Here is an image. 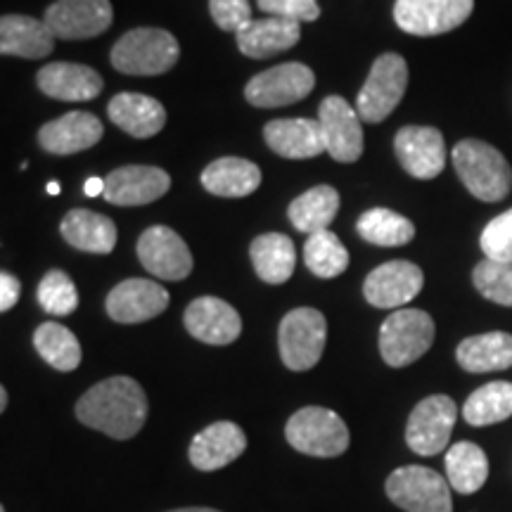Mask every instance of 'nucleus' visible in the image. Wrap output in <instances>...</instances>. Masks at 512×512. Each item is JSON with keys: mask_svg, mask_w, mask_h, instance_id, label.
<instances>
[{"mask_svg": "<svg viewBox=\"0 0 512 512\" xmlns=\"http://www.w3.org/2000/svg\"><path fill=\"white\" fill-rule=\"evenodd\" d=\"M147 396L133 377L117 375L93 384L76 401V418L91 430L126 441L143 430L147 420Z\"/></svg>", "mask_w": 512, "mask_h": 512, "instance_id": "1", "label": "nucleus"}, {"mask_svg": "<svg viewBox=\"0 0 512 512\" xmlns=\"http://www.w3.org/2000/svg\"><path fill=\"white\" fill-rule=\"evenodd\" d=\"M451 159L458 178L477 200L496 204L510 195L512 169L494 145L475 138L460 140Z\"/></svg>", "mask_w": 512, "mask_h": 512, "instance_id": "2", "label": "nucleus"}, {"mask_svg": "<svg viewBox=\"0 0 512 512\" xmlns=\"http://www.w3.org/2000/svg\"><path fill=\"white\" fill-rule=\"evenodd\" d=\"M181 46L176 36L166 29L140 27L131 29L114 43L110 62L121 74L128 76H157L176 67Z\"/></svg>", "mask_w": 512, "mask_h": 512, "instance_id": "3", "label": "nucleus"}, {"mask_svg": "<svg viewBox=\"0 0 512 512\" xmlns=\"http://www.w3.org/2000/svg\"><path fill=\"white\" fill-rule=\"evenodd\" d=\"M287 444L313 458H337L349 448L347 422L330 408L306 406L287 420Z\"/></svg>", "mask_w": 512, "mask_h": 512, "instance_id": "4", "label": "nucleus"}, {"mask_svg": "<svg viewBox=\"0 0 512 512\" xmlns=\"http://www.w3.org/2000/svg\"><path fill=\"white\" fill-rule=\"evenodd\" d=\"M434 320L430 313L420 309H399L380 328L382 361L392 368H406L432 349Z\"/></svg>", "mask_w": 512, "mask_h": 512, "instance_id": "5", "label": "nucleus"}, {"mask_svg": "<svg viewBox=\"0 0 512 512\" xmlns=\"http://www.w3.org/2000/svg\"><path fill=\"white\" fill-rule=\"evenodd\" d=\"M328 339V320L318 309L302 306L280 320L278 349L285 368L294 373H304L318 366Z\"/></svg>", "mask_w": 512, "mask_h": 512, "instance_id": "6", "label": "nucleus"}, {"mask_svg": "<svg viewBox=\"0 0 512 512\" xmlns=\"http://www.w3.org/2000/svg\"><path fill=\"white\" fill-rule=\"evenodd\" d=\"M389 501L406 512H453L451 484L432 467H396L384 482Z\"/></svg>", "mask_w": 512, "mask_h": 512, "instance_id": "7", "label": "nucleus"}, {"mask_svg": "<svg viewBox=\"0 0 512 512\" xmlns=\"http://www.w3.org/2000/svg\"><path fill=\"white\" fill-rule=\"evenodd\" d=\"M408 88V62L396 53H384L370 67V74L356 98L358 117L380 124L403 100Z\"/></svg>", "mask_w": 512, "mask_h": 512, "instance_id": "8", "label": "nucleus"}, {"mask_svg": "<svg viewBox=\"0 0 512 512\" xmlns=\"http://www.w3.org/2000/svg\"><path fill=\"white\" fill-rule=\"evenodd\" d=\"M316 86V74L302 62H287L256 74L245 86V100L259 110L294 105L311 95Z\"/></svg>", "mask_w": 512, "mask_h": 512, "instance_id": "9", "label": "nucleus"}, {"mask_svg": "<svg viewBox=\"0 0 512 512\" xmlns=\"http://www.w3.org/2000/svg\"><path fill=\"white\" fill-rule=\"evenodd\" d=\"M458 418V406L451 396L434 394L422 399L413 408L411 418L406 425V444L418 456H437L446 451L451 441L453 425Z\"/></svg>", "mask_w": 512, "mask_h": 512, "instance_id": "10", "label": "nucleus"}, {"mask_svg": "<svg viewBox=\"0 0 512 512\" xmlns=\"http://www.w3.org/2000/svg\"><path fill=\"white\" fill-rule=\"evenodd\" d=\"M475 0H396V27L411 36H441L470 19Z\"/></svg>", "mask_w": 512, "mask_h": 512, "instance_id": "11", "label": "nucleus"}, {"mask_svg": "<svg viewBox=\"0 0 512 512\" xmlns=\"http://www.w3.org/2000/svg\"><path fill=\"white\" fill-rule=\"evenodd\" d=\"M114 10L110 0H55L46 10V19L55 38L86 41L105 34L112 27Z\"/></svg>", "mask_w": 512, "mask_h": 512, "instance_id": "12", "label": "nucleus"}, {"mask_svg": "<svg viewBox=\"0 0 512 512\" xmlns=\"http://www.w3.org/2000/svg\"><path fill=\"white\" fill-rule=\"evenodd\" d=\"M138 259L147 273L162 280H185L192 273V254L174 228L150 226L138 240Z\"/></svg>", "mask_w": 512, "mask_h": 512, "instance_id": "13", "label": "nucleus"}, {"mask_svg": "<svg viewBox=\"0 0 512 512\" xmlns=\"http://www.w3.org/2000/svg\"><path fill=\"white\" fill-rule=\"evenodd\" d=\"M328 155L339 164H354L363 155V126L356 107L342 95H328L318 107Z\"/></svg>", "mask_w": 512, "mask_h": 512, "instance_id": "14", "label": "nucleus"}, {"mask_svg": "<svg viewBox=\"0 0 512 512\" xmlns=\"http://www.w3.org/2000/svg\"><path fill=\"white\" fill-rule=\"evenodd\" d=\"M394 152L403 171L420 181L437 178L446 166L444 136L434 126H403L394 138Z\"/></svg>", "mask_w": 512, "mask_h": 512, "instance_id": "15", "label": "nucleus"}, {"mask_svg": "<svg viewBox=\"0 0 512 512\" xmlns=\"http://www.w3.org/2000/svg\"><path fill=\"white\" fill-rule=\"evenodd\" d=\"M425 273L411 261H387L377 266L363 283V294L375 309H401L422 292Z\"/></svg>", "mask_w": 512, "mask_h": 512, "instance_id": "16", "label": "nucleus"}, {"mask_svg": "<svg viewBox=\"0 0 512 512\" xmlns=\"http://www.w3.org/2000/svg\"><path fill=\"white\" fill-rule=\"evenodd\" d=\"M171 176L159 166L133 164L114 169L105 178V202L117 207H143L152 204L169 192Z\"/></svg>", "mask_w": 512, "mask_h": 512, "instance_id": "17", "label": "nucleus"}, {"mask_svg": "<svg viewBox=\"0 0 512 512\" xmlns=\"http://www.w3.org/2000/svg\"><path fill=\"white\" fill-rule=\"evenodd\" d=\"M169 306V292L155 280L147 278H128L117 287H112V292L107 294V316L114 323L124 325H136L145 323L162 316Z\"/></svg>", "mask_w": 512, "mask_h": 512, "instance_id": "18", "label": "nucleus"}, {"mask_svg": "<svg viewBox=\"0 0 512 512\" xmlns=\"http://www.w3.org/2000/svg\"><path fill=\"white\" fill-rule=\"evenodd\" d=\"M185 330L211 347L233 344L242 332V318L228 302L219 297H197L183 313Z\"/></svg>", "mask_w": 512, "mask_h": 512, "instance_id": "19", "label": "nucleus"}, {"mask_svg": "<svg viewBox=\"0 0 512 512\" xmlns=\"http://www.w3.org/2000/svg\"><path fill=\"white\" fill-rule=\"evenodd\" d=\"M247 448V437L240 425L230 420H219L214 425L204 427L192 439L188 458L195 470L216 472L238 460Z\"/></svg>", "mask_w": 512, "mask_h": 512, "instance_id": "20", "label": "nucleus"}, {"mask_svg": "<svg viewBox=\"0 0 512 512\" xmlns=\"http://www.w3.org/2000/svg\"><path fill=\"white\" fill-rule=\"evenodd\" d=\"M105 133L102 121L91 112H67L64 117L48 121L38 131V145L50 155L67 157L76 152L91 150L98 145Z\"/></svg>", "mask_w": 512, "mask_h": 512, "instance_id": "21", "label": "nucleus"}, {"mask_svg": "<svg viewBox=\"0 0 512 512\" xmlns=\"http://www.w3.org/2000/svg\"><path fill=\"white\" fill-rule=\"evenodd\" d=\"M36 86L53 100L88 102L98 98L105 83H102V76L86 64L53 62L36 74Z\"/></svg>", "mask_w": 512, "mask_h": 512, "instance_id": "22", "label": "nucleus"}, {"mask_svg": "<svg viewBox=\"0 0 512 512\" xmlns=\"http://www.w3.org/2000/svg\"><path fill=\"white\" fill-rule=\"evenodd\" d=\"M264 140L275 155L285 159H313L328 152L320 121L275 119L264 128Z\"/></svg>", "mask_w": 512, "mask_h": 512, "instance_id": "23", "label": "nucleus"}, {"mask_svg": "<svg viewBox=\"0 0 512 512\" xmlns=\"http://www.w3.org/2000/svg\"><path fill=\"white\" fill-rule=\"evenodd\" d=\"M235 36H238V48L242 55L252 57V60H268V57H275L297 46L299 38H302V27H299V22H290V19L266 17L252 19Z\"/></svg>", "mask_w": 512, "mask_h": 512, "instance_id": "24", "label": "nucleus"}, {"mask_svg": "<svg viewBox=\"0 0 512 512\" xmlns=\"http://www.w3.org/2000/svg\"><path fill=\"white\" fill-rule=\"evenodd\" d=\"M112 124L119 126L128 136L145 140L157 136L166 126V110L157 98L143 93H119L107 107Z\"/></svg>", "mask_w": 512, "mask_h": 512, "instance_id": "25", "label": "nucleus"}, {"mask_svg": "<svg viewBox=\"0 0 512 512\" xmlns=\"http://www.w3.org/2000/svg\"><path fill=\"white\" fill-rule=\"evenodd\" d=\"M55 36L46 22L29 15H3L0 19V53L43 60L53 53Z\"/></svg>", "mask_w": 512, "mask_h": 512, "instance_id": "26", "label": "nucleus"}, {"mask_svg": "<svg viewBox=\"0 0 512 512\" xmlns=\"http://www.w3.org/2000/svg\"><path fill=\"white\" fill-rule=\"evenodd\" d=\"M62 238L79 252L110 254L117 247V226L91 209H72L60 223Z\"/></svg>", "mask_w": 512, "mask_h": 512, "instance_id": "27", "label": "nucleus"}, {"mask_svg": "<svg viewBox=\"0 0 512 512\" xmlns=\"http://www.w3.org/2000/svg\"><path fill=\"white\" fill-rule=\"evenodd\" d=\"M458 366L465 373L482 375L512 368V335L508 332H484L467 337L456 349Z\"/></svg>", "mask_w": 512, "mask_h": 512, "instance_id": "28", "label": "nucleus"}, {"mask_svg": "<svg viewBox=\"0 0 512 512\" xmlns=\"http://www.w3.org/2000/svg\"><path fill=\"white\" fill-rule=\"evenodd\" d=\"M204 190L216 197H247L259 190L261 169L242 157H221L202 171Z\"/></svg>", "mask_w": 512, "mask_h": 512, "instance_id": "29", "label": "nucleus"}, {"mask_svg": "<svg viewBox=\"0 0 512 512\" xmlns=\"http://www.w3.org/2000/svg\"><path fill=\"white\" fill-rule=\"evenodd\" d=\"M252 266L256 275L268 285H283L292 278L297 266V252L294 242L283 233L259 235L249 247Z\"/></svg>", "mask_w": 512, "mask_h": 512, "instance_id": "30", "label": "nucleus"}, {"mask_svg": "<svg viewBox=\"0 0 512 512\" xmlns=\"http://www.w3.org/2000/svg\"><path fill=\"white\" fill-rule=\"evenodd\" d=\"M444 465L451 489L463 496L477 494L489 479V458L472 441H458L448 448Z\"/></svg>", "mask_w": 512, "mask_h": 512, "instance_id": "31", "label": "nucleus"}, {"mask_svg": "<svg viewBox=\"0 0 512 512\" xmlns=\"http://www.w3.org/2000/svg\"><path fill=\"white\" fill-rule=\"evenodd\" d=\"M339 211V192L332 185H316L306 190L297 200L290 204L287 216L299 233L313 235L320 230H330V223L335 221Z\"/></svg>", "mask_w": 512, "mask_h": 512, "instance_id": "32", "label": "nucleus"}, {"mask_svg": "<svg viewBox=\"0 0 512 512\" xmlns=\"http://www.w3.org/2000/svg\"><path fill=\"white\" fill-rule=\"evenodd\" d=\"M463 418L472 427H489L512 418V382H489L467 396Z\"/></svg>", "mask_w": 512, "mask_h": 512, "instance_id": "33", "label": "nucleus"}, {"mask_svg": "<svg viewBox=\"0 0 512 512\" xmlns=\"http://www.w3.org/2000/svg\"><path fill=\"white\" fill-rule=\"evenodd\" d=\"M34 347L38 356L48 363L50 368L60 370V373H72L81 366V344L69 328L60 323L38 325L34 332Z\"/></svg>", "mask_w": 512, "mask_h": 512, "instance_id": "34", "label": "nucleus"}, {"mask_svg": "<svg viewBox=\"0 0 512 512\" xmlns=\"http://www.w3.org/2000/svg\"><path fill=\"white\" fill-rule=\"evenodd\" d=\"M356 233L370 245L403 247L415 238V226L413 221H408L406 216L396 214L392 209L375 207L358 216Z\"/></svg>", "mask_w": 512, "mask_h": 512, "instance_id": "35", "label": "nucleus"}, {"mask_svg": "<svg viewBox=\"0 0 512 512\" xmlns=\"http://www.w3.org/2000/svg\"><path fill=\"white\" fill-rule=\"evenodd\" d=\"M304 261L316 278L332 280L349 268V252L332 230H320L306 240Z\"/></svg>", "mask_w": 512, "mask_h": 512, "instance_id": "36", "label": "nucleus"}, {"mask_svg": "<svg viewBox=\"0 0 512 512\" xmlns=\"http://www.w3.org/2000/svg\"><path fill=\"white\" fill-rule=\"evenodd\" d=\"M36 297L43 311L50 316H72L79 309V292H76L74 280L60 268H53L43 275Z\"/></svg>", "mask_w": 512, "mask_h": 512, "instance_id": "37", "label": "nucleus"}, {"mask_svg": "<svg viewBox=\"0 0 512 512\" xmlns=\"http://www.w3.org/2000/svg\"><path fill=\"white\" fill-rule=\"evenodd\" d=\"M472 283L484 299L512 309V264L494 259L479 261L472 271Z\"/></svg>", "mask_w": 512, "mask_h": 512, "instance_id": "38", "label": "nucleus"}, {"mask_svg": "<svg viewBox=\"0 0 512 512\" xmlns=\"http://www.w3.org/2000/svg\"><path fill=\"white\" fill-rule=\"evenodd\" d=\"M479 245L486 259L512 264V209L486 223Z\"/></svg>", "mask_w": 512, "mask_h": 512, "instance_id": "39", "label": "nucleus"}, {"mask_svg": "<svg viewBox=\"0 0 512 512\" xmlns=\"http://www.w3.org/2000/svg\"><path fill=\"white\" fill-rule=\"evenodd\" d=\"M209 12L214 24L221 31L238 34L252 22V5L249 0H209Z\"/></svg>", "mask_w": 512, "mask_h": 512, "instance_id": "40", "label": "nucleus"}, {"mask_svg": "<svg viewBox=\"0 0 512 512\" xmlns=\"http://www.w3.org/2000/svg\"><path fill=\"white\" fill-rule=\"evenodd\" d=\"M261 10L271 17L290 19V22H316L320 17L318 0H256Z\"/></svg>", "mask_w": 512, "mask_h": 512, "instance_id": "41", "label": "nucleus"}, {"mask_svg": "<svg viewBox=\"0 0 512 512\" xmlns=\"http://www.w3.org/2000/svg\"><path fill=\"white\" fill-rule=\"evenodd\" d=\"M19 297H22V283L8 271L0 273V311L8 313L19 302Z\"/></svg>", "mask_w": 512, "mask_h": 512, "instance_id": "42", "label": "nucleus"}, {"mask_svg": "<svg viewBox=\"0 0 512 512\" xmlns=\"http://www.w3.org/2000/svg\"><path fill=\"white\" fill-rule=\"evenodd\" d=\"M83 190H86L88 197H102L105 195V181L102 178H88Z\"/></svg>", "mask_w": 512, "mask_h": 512, "instance_id": "43", "label": "nucleus"}, {"mask_svg": "<svg viewBox=\"0 0 512 512\" xmlns=\"http://www.w3.org/2000/svg\"><path fill=\"white\" fill-rule=\"evenodd\" d=\"M8 411V389L0 387V413Z\"/></svg>", "mask_w": 512, "mask_h": 512, "instance_id": "44", "label": "nucleus"}, {"mask_svg": "<svg viewBox=\"0 0 512 512\" xmlns=\"http://www.w3.org/2000/svg\"><path fill=\"white\" fill-rule=\"evenodd\" d=\"M166 512H221L216 508H178V510H166Z\"/></svg>", "mask_w": 512, "mask_h": 512, "instance_id": "45", "label": "nucleus"}, {"mask_svg": "<svg viewBox=\"0 0 512 512\" xmlns=\"http://www.w3.org/2000/svg\"><path fill=\"white\" fill-rule=\"evenodd\" d=\"M48 192H50V195H60V183L50 181V183H48Z\"/></svg>", "mask_w": 512, "mask_h": 512, "instance_id": "46", "label": "nucleus"}, {"mask_svg": "<svg viewBox=\"0 0 512 512\" xmlns=\"http://www.w3.org/2000/svg\"><path fill=\"white\" fill-rule=\"evenodd\" d=\"M0 512H5V508H3V505H0Z\"/></svg>", "mask_w": 512, "mask_h": 512, "instance_id": "47", "label": "nucleus"}]
</instances>
